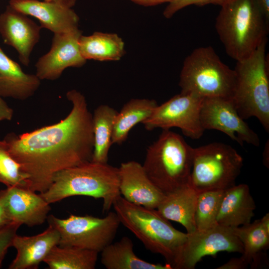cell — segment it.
Wrapping results in <instances>:
<instances>
[{
    "label": "cell",
    "instance_id": "9",
    "mask_svg": "<svg viewBox=\"0 0 269 269\" xmlns=\"http://www.w3.org/2000/svg\"><path fill=\"white\" fill-rule=\"evenodd\" d=\"M49 225L60 234V247H73L101 252L112 243L121 224L115 212L109 211L103 218L91 215H70L60 219L48 216Z\"/></svg>",
    "mask_w": 269,
    "mask_h": 269
},
{
    "label": "cell",
    "instance_id": "30",
    "mask_svg": "<svg viewBox=\"0 0 269 269\" xmlns=\"http://www.w3.org/2000/svg\"><path fill=\"white\" fill-rule=\"evenodd\" d=\"M234 0H173L169 2L164 9L163 14L166 18H171L180 9L190 5L204 6L213 4L221 7L231 2Z\"/></svg>",
    "mask_w": 269,
    "mask_h": 269
},
{
    "label": "cell",
    "instance_id": "33",
    "mask_svg": "<svg viewBox=\"0 0 269 269\" xmlns=\"http://www.w3.org/2000/svg\"><path fill=\"white\" fill-rule=\"evenodd\" d=\"M250 264L252 269L263 268L268 267L267 256L264 251L261 252L256 255L252 258Z\"/></svg>",
    "mask_w": 269,
    "mask_h": 269
},
{
    "label": "cell",
    "instance_id": "7",
    "mask_svg": "<svg viewBox=\"0 0 269 269\" xmlns=\"http://www.w3.org/2000/svg\"><path fill=\"white\" fill-rule=\"evenodd\" d=\"M236 74L210 46L194 49L184 59L179 76L181 93L205 98H232Z\"/></svg>",
    "mask_w": 269,
    "mask_h": 269
},
{
    "label": "cell",
    "instance_id": "35",
    "mask_svg": "<svg viewBox=\"0 0 269 269\" xmlns=\"http://www.w3.org/2000/svg\"><path fill=\"white\" fill-rule=\"evenodd\" d=\"M4 194L5 189L0 191V228L12 222L5 208L4 204Z\"/></svg>",
    "mask_w": 269,
    "mask_h": 269
},
{
    "label": "cell",
    "instance_id": "15",
    "mask_svg": "<svg viewBox=\"0 0 269 269\" xmlns=\"http://www.w3.org/2000/svg\"><path fill=\"white\" fill-rule=\"evenodd\" d=\"M15 10L37 19L41 28L54 34L67 33L78 28L79 17L72 8L58 3L39 0H10Z\"/></svg>",
    "mask_w": 269,
    "mask_h": 269
},
{
    "label": "cell",
    "instance_id": "36",
    "mask_svg": "<svg viewBox=\"0 0 269 269\" xmlns=\"http://www.w3.org/2000/svg\"><path fill=\"white\" fill-rule=\"evenodd\" d=\"M254 1L265 18L269 22V0H254Z\"/></svg>",
    "mask_w": 269,
    "mask_h": 269
},
{
    "label": "cell",
    "instance_id": "38",
    "mask_svg": "<svg viewBox=\"0 0 269 269\" xmlns=\"http://www.w3.org/2000/svg\"><path fill=\"white\" fill-rule=\"evenodd\" d=\"M46 1L53 2L64 6L72 8L74 6L77 0H43Z\"/></svg>",
    "mask_w": 269,
    "mask_h": 269
},
{
    "label": "cell",
    "instance_id": "25",
    "mask_svg": "<svg viewBox=\"0 0 269 269\" xmlns=\"http://www.w3.org/2000/svg\"><path fill=\"white\" fill-rule=\"evenodd\" d=\"M117 113V110L107 105H100L94 110L92 114L94 147L91 161L108 163Z\"/></svg>",
    "mask_w": 269,
    "mask_h": 269
},
{
    "label": "cell",
    "instance_id": "34",
    "mask_svg": "<svg viewBox=\"0 0 269 269\" xmlns=\"http://www.w3.org/2000/svg\"><path fill=\"white\" fill-rule=\"evenodd\" d=\"M13 110L9 107L0 96V122L10 121L13 117Z\"/></svg>",
    "mask_w": 269,
    "mask_h": 269
},
{
    "label": "cell",
    "instance_id": "39",
    "mask_svg": "<svg viewBox=\"0 0 269 269\" xmlns=\"http://www.w3.org/2000/svg\"><path fill=\"white\" fill-rule=\"evenodd\" d=\"M269 144V143H268ZM267 143L265 146L264 152L263 153V160L264 164L268 167H269V159L267 158V152L269 151V145Z\"/></svg>",
    "mask_w": 269,
    "mask_h": 269
},
{
    "label": "cell",
    "instance_id": "2",
    "mask_svg": "<svg viewBox=\"0 0 269 269\" xmlns=\"http://www.w3.org/2000/svg\"><path fill=\"white\" fill-rule=\"evenodd\" d=\"M39 194L49 204L73 196L102 199L103 212H108L121 195L118 168L90 161L64 169L55 173L49 187Z\"/></svg>",
    "mask_w": 269,
    "mask_h": 269
},
{
    "label": "cell",
    "instance_id": "24",
    "mask_svg": "<svg viewBox=\"0 0 269 269\" xmlns=\"http://www.w3.org/2000/svg\"><path fill=\"white\" fill-rule=\"evenodd\" d=\"M81 54L85 60L118 61L125 54L123 39L116 33L95 32L81 35L79 40Z\"/></svg>",
    "mask_w": 269,
    "mask_h": 269
},
{
    "label": "cell",
    "instance_id": "10",
    "mask_svg": "<svg viewBox=\"0 0 269 269\" xmlns=\"http://www.w3.org/2000/svg\"><path fill=\"white\" fill-rule=\"evenodd\" d=\"M204 98L180 93L156 107L151 115L142 124L149 131L179 128L186 136L199 139L205 132L200 120Z\"/></svg>",
    "mask_w": 269,
    "mask_h": 269
},
{
    "label": "cell",
    "instance_id": "13",
    "mask_svg": "<svg viewBox=\"0 0 269 269\" xmlns=\"http://www.w3.org/2000/svg\"><path fill=\"white\" fill-rule=\"evenodd\" d=\"M82 31L54 34L49 51L35 64L36 75L41 80H55L69 67H80L86 62L82 56L79 40Z\"/></svg>",
    "mask_w": 269,
    "mask_h": 269
},
{
    "label": "cell",
    "instance_id": "26",
    "mask_svg": "<svg viewBox=\"0 0 269 269\" xmlns=\"http://www.w3.org/2000/svg\"><path fill=\"white\" fill-rule=\"evenodd\" d=\"M98 253L73 247H54L43 262L50 269H94Z\"/></svg>",
    "mask_w": 269,
    "mask_h": 269
},
{
    "label": "cell",
    "instance_id": "4",
    "mask_svg": "<svg viewBox=\"0 0 269 269\" xmlns=\"http://www.w3.org/2000/svg\"><path fill=\"white\" fill-rule=\"evenodd\" d=\"M113 207L121 224L147 250L164 257L172 268L188 234L176 229L156 209L133 204L121 195L115 201Z\"/></svg>",
    "mask_w": 269,
    "mask_h": 269
},
{
    "label": "cell",
    "instance_id": "14",
    "mask_svg": "<svg viewBox=\"0 0 269 269\" xmlns=\"http://www.w3.org/2000/svg\"><path fill=\"white\" fill-rule=\"evenodd\" d=\"M27 16L9 5L0 14V34L4 43L16 50L20 61L26 66L39 40L41 28Z\"/></svg>",
    "mask_w": 269,
    "mask_h": 269
},
{
    "label": "cell",
    "instance_id": "8",
    "mask_svg": "<svg viewBox=\"0 0 269 269\" xmlns=\"http://www.w3.org/2000/svg\"><path fill=\"white\" fill-rule=\"evenodd\" d=\"M243 159L232 146L215 142L194 148L189 184L197 193L235 185Z\"/></svg>",
    "mask_w": 269,
    "mask_h": 269
},
{
    "label": "cell",
    "instance_id": "19",
    "mask_svg": "<svg viewBox=\"0 0 269 269\" xmlns=\"http://www.w3.org/2000/svg\"><path fill=\"white\" fill-rule=\"evenodd\" d=\"M256 206L246 184L225 190L217 217L218 225L231 228L251 223Z\"/></svg>",
    "mask_w": 269,
    "mask_h": 269
},
{
    "label": "cell",
    "instance_id": "22",
    "mask_svg": "<svg viewBox=\"0 0 269 269\" xmlns=\"http://www.w3.org/2000/svg\"><path fill=\"white\" fill-rule=\"evenodd\" d=\"M133 248L132 240L123 237L101 252V262L107 269H172L167 263L153 264L143 260L134 254Z\"/></svg>",
    "mask_w": 269,
    "mask_h": 269
},
{
    "label": "cell",
    "instance_id": "12",
    "mask_svg": "<svg viewBox=\"0 0 269 269\" xmlns=\"http://www.w3.org/2000/svg\"><path fill=\"white\" fill-rule=\"evenodd\" d=\"M200 120L205 131L222 132L241 146L245 142L255 146L260 144L259 136L240 117L232 98H204Z\"/></svg>",
    "mask_w": 269,
    "mask_h": 269
},
{
    "label": "cell",
    "instance_id": "37",
    "mask_svg": "<svg viewBox=\"0 0 269 269\" xmlns=\"http://www.w3.org/2000/svg\"><path fill=\"white\" fill-rule=\"evenodd\" d=\"M133 2L145 6H154L164 2H170L173 0H131Z\"/></svg>",
    "mask_w": 269,
    "mask_h": 269
},
{
    "label": "cell",
    "instance_id": "3",
    "mask_svg": "<svg viewBox=\"0 0 269 269\" xmlns=\"http://www.w3.org/2000/svg\"><path fill=\"white\" fill-rule=\"evenodd\" d=\"M269 23L254 0H234L221 7L215 27L227 55L239 61L267 40Z\"/></svg>",
    "mask_w": 269,
    "mask_h": 269
},
{
    "label": "cell",
    "instance_id": "31",
    "mask_svg": "<svg viewBox=\"0 0 269 269\" xmlns=\"http://www.w3.org/2000/svg\"><path fill=\"white\" fill-rule=\"evenodd\" d=\"M20 225L12 222L0 228V268L8 249L12 246L13 240Z\"/></svg>",
    "mask_w": 269,
    "mask_h": 269
},
{
    "label": "cell",
    "instance_id": "6",
    "mask_svg": "<svg viewBox=\"0 0 269 269\" xmlns=\"http://www.w3.org/2000/svg\"><path fill=\"white\" fill-rule=\"evenodd\" d=\"M267 40L250 57L237 61L236 83L232 100L240 117H256L269 132V62L266 54Z\"/></svg>",
    "mask_w": 269,
    "mask_h": 269
},
{
    "label": "cell",
    "instance_id": "27",
    "mask_svg": "<svg viewBox=\"0 0 269 269\" xmlns=\"http://www.w3.org/2000/svg\"><path fill=\"white\" fill-rule=\"evenodd\" d=\"M232 229L243 245L242 256L249 264L256 255L268 249L269 228L264 225L261 219Z\"/></svg>",
    "mask_w": 269,
    "mask_h": 269
},
{
    "label": "cell",
    "instance_id": "11",
    "mask_svg": "<svg viewBox=\"0 0 269 269\" xmlns=\"http://www.w3.org/2000/svg\"><path fill=\"white\" fill-rule=\"evenodd\" d=\"M187 234L173 269H193L202 258L220 252H243V245L231 228L217 225Z\"/></svg>",
    "mask_w": 269,
    "mask_h": 269
},
{
    "label": "cell",
    "instance_id": "1",
    "mask_svg": "<svg viewBox=\"0 0 269 269\" xmlns=\"http://www.w3.org/2000/svg\"><path fill=\"white\" fill-rule=\"evenodd\" d=\"M66 96L72 107L64 119L28 133H10L3 139L34 192L47 190L58 171L92 160V114L81 92L71 90Z\"/></svg>",
    "mask_w": 269,
    "mask_h": 269
},
{
    "label": "cell",
    "instance_id": "16",
    "mask_svg": "<svg viewBox=\"0 0 269 269\" xmlns=\"http://www.w3.org/2000/svg\"><path fill=\"white\" fill-rule=\"evenodd\" d=\"M118 170L121 195L133 204L156 209L164 194L150 181L142 165L129 161L122 163Z\"/></svg>",
    "mask_w": 269,
    "mask_h": 269
},
{
    "label": "cell",
    "instance_id": "32",
    "mask_svg": "<svg viewBox=\"0 0 269 269\" xmlns=\"http://www.w3.org/2000/svg\"><path fill=\"white\" fill-rule=\"evenodd\" d=\"M249 265L245 259L241 256L240 258L231 259L228 262L217 268L218 269H245Z\"/></svg>",
    "mask_w": 269,
    "mask_h": 269
},
{
    "label": "cell",
    "instance_id": "21",
    "mask_svg": "<svg viewBox=\"0 0 269 269\" xmlns=\"http://www.w3.org/2000/svg\"><path fill=\"white\" fill-rule=\"evenodd\" d=\"M197 192L188 184L164 196L156 208L164 218L181 224L188 234L196 231L194 213Z\"/></svg>",
    "mask_w": 269,
    "mask_h": 269
},
{
    "label": "cell",
    "instance_id": "23",
    "mask_svg": "<svg viewBox=\"0 0 269 269\" xmlns=\"http://www.w3.org/2000/svg\"><path fill=\"white\" fill-rule=\"evenodd\" d=\"M157 105L154 100L138 98L132 99L124 104L115 119L112 144H121L125 141L131 130L148 119Z\"/></svg>",
    "mask_w": 269,
    "mask_h": 269
},
{
    "label": "cell",
    "instance_id": "28",
    "mask_svg": "<svg viewBox=\"0 0 269 269\" xmlns=\"http://www.w3.org/2000/svg\"><path fill=\"white\" fill-rule=\"evenodd\" d=\"M225 190L198 193L194 213L196 230H204L217 225V217Z\"/></svg>",
    "mask_w": 269,
    "mask_h": 269
},
{
    "label": "cell",
    "instance_id": "20",
    "mask_svg": "<svg viewBox=\"0 0 269 269\" xmlns=\"http://www.w3.org/2000/svg\"><path fill=\"white\" fill-rule=\"evenodd\" d=\"M40 81L36 74L24 72L20 65L0 47V96L26 100L38 89Z\"/></svg>",
    "mask_w": 269,
    "mask_h": 269
},
{
    "label": "cell",
    "instance_id": "17",
    "mask_svg": "<svg viewBox=\"0 0 269 269\" xmlns=\"http://www.w3.org/2000/svg\"><path fill=\"white\" fill-rule=\"evenodd\" d=\"M4 204L12 222L30 227L42 224L51 210L50 204L40 194L17 186L5 189Z\"/></svg>",
    "mask_w": 269,
    "mask_h": 269
},
{
    "label": "cell",
    "instance_id": "29",
    "mask_svg": "<svg viewBox=\"0 0 269 269\" xmlns=\"http://www.w3.org/2000/svg\"><path fill=\"white\" fill-rule=\"evenodd\" d=\"M27 179L19 165L10 156L6 142L0 139V182L7 187L28 188Z\"/></svg>",
    "mask_w": 269,
    "mask_h": 269
},
{
    "label": "cell",
    "instance_id": "18",
    "mask_svg": "<svg viewBox=\"0 0 269 269\" xmlns=\"http://www.w3.org/2000/svg\"><path fill=\"white\" fill-rule=\"evenodd\" d=\"M59 240L58 231L50 225L42 233L34 236L16 235L12 247L16 249L17 254L8 269H37L51 249L58 245Z\"/></svg>",
    "mask_w": 269,
    "mask_h": 269
},
{
    "label": "cell",
    "instance_id": "5",
    "mask_svg": "<svg viewBox=\"0 0 269 269\" xmlns=\"http://www.w3.org/2000/svg\"><path fill=\"white\" fill-rule=\"evenodd\" d=\"M193 150L182 136L163 130L147 147L142 167L153 184L166 194L189 184Z\"/></svg>",
    "mask_w": 269,
    "mask_h": 269
}]
</instances>
